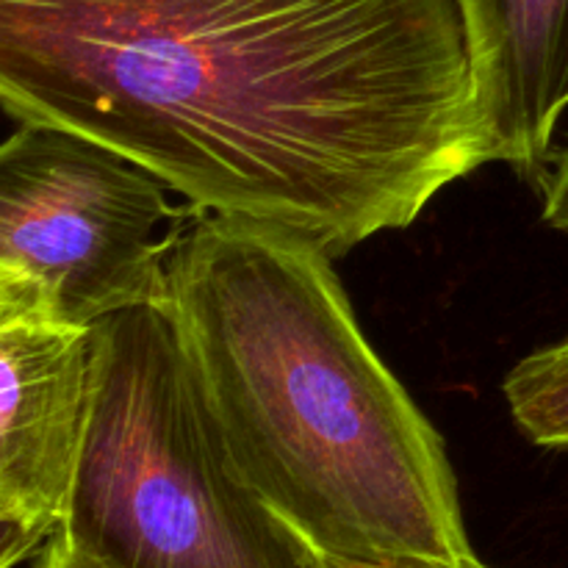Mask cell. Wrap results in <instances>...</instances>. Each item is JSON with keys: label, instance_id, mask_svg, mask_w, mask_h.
Segmentation results:
<instances>
[{"label": "cell", "instance_id": "cell-1", "mask_svg": "<svg viewBox=\"0 0 568 568\" xmlns=\"http://www.w3.org/2000/svg\"><path fill=\"white\" fill-rule=\"evenodd\" d=\"M0 103L331 258L497 161L458 0H0Z\"/></svg>", "mask_w": 568, "mask_h": 568}, {"label": "cell", "instance_id": "cell-2", "mask_svg": "<svg viewBox=\"0 0 568 568\" xmlns=\"http://www.w3.org/2000/svg\"><path fill=\"white\" fill-rule=\"evenodd\" d=\"M331 261L209 211L172 255L170 305L227 449L314 560L483 568L442 433L366 342Z\"/></svg>", "mask_w": 568, "mask_h": 568}, {"label": "cell", "instance_id": "cell-3", "mask_svg": "<svg viewBox=\"0 0 568 568\" xmlns=\"http://www.w3.org/2000/svg\"><path fill=\"white\" fill-rule=\"evenodd\" d=\"M92 392L59 536L105 568H311L227 449L170 303L92 327Z\"/></svg>", "mask_w": 568, "mask_h": 568}, {"label": "cell", "instance_id": "cell-4", "mask_svg": "<svg viewBox=\"0 0 568 568\" xmlns=\"http://www.w3.org/2000/svg\"><path fill=\"white\" fill-rule=\"evenodd\" d=\"M120 150L50 122L0 148V314L92 331L170 303V264L200 209Z\"/></svg>", "mask_w": 568, "mask_h": 568}, {"label": "cell", "instance_id": "cell-5", "mask_svg": "<svg viewBox=\"0 0 568 568\" xmlns=\"http://www.w3.org/2000/svg\"><path fill=\"white\" fill-rule=\"evenodd\" d=\"M92 331L0 314V568L64 525L92 392Z\"/></svg>", "mask_w": 568, "mask_h": 568}, {"label": "cell", "instance_id": "cell-6", "mask_svg": "<svg viewBox=\"0 0 568 568\" xmlns=\"http://www.w3.org/2000/svg\"><path fill=\"white\" fill-rule=\"evenodd\" d=\"M497 161L541 181L568 111V0H458Z\"/></svg>", "mask_w": 568, "mask_h": 568}, {"label": "cell", "instance_id": "cell-7", "mask_svg": "<svg viewBox=\"0 0 568 568\" xmlns=\"http://www.w3.org/2000/svg\"><path fill=\"white\" fill-rule=\"evenodd\" d=\"M505 399L532 444L568 449V336L519 361L505 377Z\"/></svg>", "mask_w": 568, "mask_h": 568}, {"label": "cell", "instance_id": "cell-8", "mask_svg": "<svg viewBox=\"0 0 568 568\" xmlns=\"http://www.w3.org/2000/svg\"><path fill=\"white\" fill-rule=\"evenodd\" d=\"M538 189L544 194V222L555 231H568V144L552 155Z\"/></svg>", "mask_w": 568, "mask_h": 568}, {"label": "cell", "instance_id": "cell-9", "mask_svg": "<svg viewBox=\"0 0 568 568\" xmlns=\"http://www.w3.org/2000/svg\"><path fill=\"white\" fill-rule=\"evenodd\" d=\"M33 568H105L100 564H94L92 558H87L83 552H78L67 538H61L55 532L50 538L48 547L37 555V566ZM311 568H416V566H361V564H331V560H316ZM483 568H491V566H483Z\"/></svg>", "mask_w": 568, "mask_h": 568}]
</instances>
